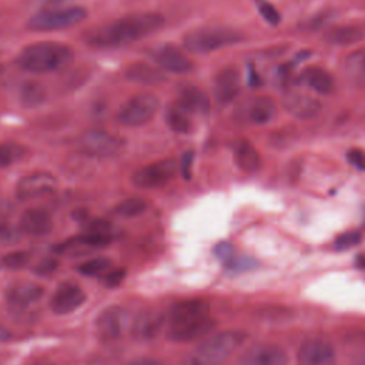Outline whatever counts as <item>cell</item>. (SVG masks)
Listing matches in <instances>:
<instances>
[{
    "label": "cell",
    "mask_w": 365,
    "mask_h": 365,
    "mask_svg": "<svg viewBox=\"0 0 365 365\" xmlns=\"http://www.w3.org/2000/svg\"><path fill=\"white\" fill-rule=\"evenodd\" d=\"M164 16L155 11H137L107 24L93 27L84 34V41L93 47H118L134 43L158 31L164 26Z\"/></svg>",
    "instance_id": "1"
},
{
    "label": "cell",
    "mask_w": 365,
    "mask_h": 365,
    "mask_svg": "<svg viewBox=\"0 0 365 365\" xmlns=\"http://www.w3.org/2000/svg\"><path fill=\"white\" fill-rule=\"evenodd\" d=\"M73 60V50L57 41H37L26 46L17 56V66L29 73L44 74L63 68Z\"/></svg>",
    "instance_id": "3"
},
{
    "label": "cell",
    "mask_w": 365,
    "mask_h": 365,
    "mask_svg": "<svg viewBox=\"0 0 365 365\" xmlns=\"http://www.w3.org/2000/svg\"><path fill=\"white\" fill-rule=\"evenodd\" d=\"M20 101L27 108H34L44 103L46 100V90L37 81H26L19 93Z\"/></svg>",
    "instance_id": "29"
},
{
    "label": "cell",
    "mask_w": 365,
    "mask_h": 365,
    "mask_svg": "<svg viewBox=\"0 0 365 365\" xmlns=\"http://www.w3.org/2000/svg\"><path fill=\"white\" fill-rule=\"evenodd\" d=\"M284 108L294 117L301 120H309L318 115L321 111V103L305 93H289L284 98Z\"/></svg>",
    "instance_id": "19"
},
{
    "label": "cell",
    "mask_w": 365,
    "mask_h": 365,
    "mask_svg": "<svg viewBox=\"0 0 365 365\" xmlns=\"http://www.w3.org/2000/svg\"><path fill=\"white\" fill-rule=\"evenodd\" d=\"M165 322L168 338L175 342L200 339L215 328V319L210 314V305L201 298H188L175 302L165 315Z\"/></svg>",
    "instance_id": "2"
},
{
    "label": "cell",
    "mask_w": 365,
    "mask_h": 365,
    "mask_svg": "<svg viewBox=\"0 0 365 365\" xmlns=\"http://www.w3.org/2000/svg\"><path fill=\"white\" fill-rule=\"evenodd\" d=\"M335 359L332 345L324 339H307L298 349L299 365H335Z\"/></svg>",
    "instance_id": "15"
},
{
    "label": "cell",
    "mask_w": 365,
    "mask_h": 365,
    "mask_svg": "<svg viewBox=\"0 0 365 365\" xmlns=\"http://www.w3.org/2000/svg\"><path fill=\"white\" fill-rule=\"evenodd\" d=\"M58 187L57 178L47 171H34L21 177L16 185L19 200H31L56 192Z\"/></svg>",
    "instance_id": "11"
},
{
    "label": "cell",
    "mask_w": 365,
    "mask_h": 365,
    "mask_svg": "<svg viewBox=\"0 0 365 365\" xmlns=\"http://www.w3.org/2000/svg\"><path fill=\"white\" fill-rule=\"evenodd\" d=\"M44 294L43 287L34 282H17L6 291V302L16 315L26 312Z\"/></svg>",
    "instance_id": "12"
},
{
    "label": "cell",
    "mask_w": 365,
    "mask_h": 365,
    "mask_svg": "<svg viewBox=\"0 0 365 365\" xmlns=\"http://www.w3.org/2000/svg\"><path fill=\"white\" fill-rule=\"evenodd\" d=\"M346 160L349 164L361 171H365V151L361 148H351L346 151Z\"/></svg>",
    "instance_id": "38"
},
{
    "label": "cell",
    "mask_w": 365,
    "mask_h": 365,
    "mask_svg": "<svg viewBox=\"0 0 365 365\" xmlns=\"http://www.w3.org/2000/svg\"><path fill=\"white\" fill-rule=\"evenodd\" d=\"M87 17V10L80 6L64 9H47L33 14L27 27L33 31H56L80 24Z\"/></svg>",
    "instance_id": "6"
},
{
    "label": "cell",
    "mask_w": 365,
    "mask_h": 365,
    "mask_svg": "<svg viewBox=\"0 0 365 365\" xmlns=\"http://www.w3.org/2000/svg\"><path fill=\"white\" fill-rule=\"evenodd\" d=\"M362 37H364V31L355 26L332 27L324 36L325 41L336 46H349L361 41Z\"/></svg>",
    "instance_id": "26"
},
{
    "label": "cell",
    "mask_w": 365,
    "mask_h": 365,
    "mask_svg": "<svg viewBox=\"0 0 365 365\" xmlns=\"http://www.w3.org/2000/svg\"><path fill=\"white\" fill-rule=\"evenodd\" d=\"M348 81L356 87H365V48L351 53L344 61Z\"/></svg>",
    "instance_id": "24"
},
{
    "label": "cell",
    "mask_w": 365,
    "mask_h": 365,
    "mask_svg": "<svg viewBox=\"0 0 365 365\" xmlns=\"http://www.w3.org/2000/svg\"><path fill=\"white\" fill-rule=\"evenodd\" d=\"M242 38L241 33L224 26H205L188 31L182 37V46L190 53L204 54L235 43Z\"/></svg>",
    "instance_id": "5"
},
{
    "label": "cell",
    "mask_w": 365,
    "mask_h": 365,
    "mask_svg": "<svg viewBox=\"0 0 365 365\" xmlns=\"http://www.w3.org/2000/svg\"><path fill=\"white\" fill-rule=\"evenodd\" d=\"M234 158L237 165L247 173H255L261 168V155L257 148L247 140H240L234 145Z\"/></svg>",
    "instance_id": "21"
},
{
    "label": "cell",
    "mask_w": 365,
    "mask_h": 365,
    "mask_svg": "<svg viewBox=\"0 0 365 365\" xmlns=\"http://www.w3.org/2000/svg\"><path fill=\"white\" fill-rule=\"evenodd\" d=\"M125 365H161V362L151 359V358H138V359H133V361L127 362Z\"/></svg>",
    "instance_id": "43"
},
{
    "label": "cell",
    "mask_w": 365,
    "mask_h": 365,
    "mask_svg": "<svg viewBox=\"0 0 365 365\" xmlns=\"http://www.w3.org/2000/svg\"><path fill=\"white\" fill-rule=\"evenodd\" d=\"M245 338L247 334L242 331L230 329L217 332L191 349L184 356L181 365H224Z\"/></svg>",
    "instance_id": "4"
},
{
    "label": "cell",
    "mask_w": 365,
    "mask_h": 365,
    "mask_svg": "<svg viewBox=\"0 0 365 365\" xmlns=\"http://www.w3.org/2000/svg\"><path fill=\"white\" fill-rule=\"evenodd\" d=\"M130 325L128 311L120 305H110L96 317V335L101 342H115Z\"/></svg>",
    "instance_id": "10"
},
{
    "label": "cell",
    "mask_w": 365,
    "mask_h": 365,
    "mask_svg": "<svg viewBox=\"0 0 365 365\" xmlns=\"http://www.w3.org/2000/svg\"><path fill=\"white\" fill-rule=\"evenodd\" d=\"M125 77L140 84H158L167 77L160 67L150 66L147 63H134L125 70Z\"/></svg>",
    "instance_id": "23"
},
{
    "label": "cell",
    "mask_w": 365,
    "mask_h": 365,
    "mask_svg": "<svg viewBox=\"0 0 365 365\" xmlns=\"http://www.w3.org/2000/svg\"><path fill=\"white\" fill-rule=\"evenodd\" d=\"M148 207V202L141 198V197H130L123 201H120L114 207V214L124 217V218H131L143 214Z\"/></svg>",
    "instance_id": "30"
},
{
    "label": "cell",
    "mask_w": 365,
    "mask_h": 365,
    "mask_svg": "<svg viewBox=\"0 0 365 365\" xmlns=\"http://www.w3.org/2000/svg\"><path fill=\"white\" fill-rule=\"evenodd\" d=\"M29 261V254L24 252V251H14V252H10L7 255H4L3 258V262L6 267L11 268V269H17V268H21L27 264Z\"/></svg>",
    "instance_id": "36"
},
{
    "label": "cell",
    "mask_w": 365,
    "mask_h": 365,
    "mask_svg": "<svg viewBox=\"0 0 365 365\" xmlns=\"http://www.w3.org/2000/svg\"><path fill=\"white\" fill-rule=\"evenodd\" d=\"M258 83H259V78H258L255 70H254V68H250V84L254 86V87H257Z\"/></svg>",
    "instance_id": "45"
},
{
    "label": "cell",
    "mask_w": 365,
    "mask_h": 365,
    "mask_svg": "<svg viewBox=\"0 0 365 365\" xmlns=\"http://www.w3.org/2000/svg\"><path fill=\"white\" fill-rule=\"evenodd\" d=\"M154 58L157 66L168 73L182 74L192 68V61L175 46L164 44L155 50Z\"/></svg>",
    "instance_id": "17"
},
{
    "label": "cell",
    "mask_w": 365,
    "mask_h": 365,
    "mask_svg": "<svg viewBox=\"0 0 365 365\" xmlns=\"http://www.w3.org/2000/svg\"><path fill=\"white\" fill-rule=\"evenodd\" d=\"M24 155H26L24 145L14 141L0 143V168L10 167L16 161L21 160Z\"/></svg>",
    "instance_id": "31"
},
{
    "label": "cell",
    "mask_w": 365,
    "mask_h": 365,
    "mask_svg": "<svg viewBox=\"0 0 365 365\" xmlns=\"http://www.w3.org/2000/svg\"><path fill=\"white\" fill-rule=\"evenodd\" d=\"M160 107L155 94L140 93L130 97L118 110L117 121L127 127H138L151 121Z\"/></svg>",
    "instance_id": "8"
},
{
    "label": "cell",
    "mask_w": 365,
    "mask_h": 365,
    "mask_svg": "<svg viewBox=\"0 0 365 365\" xmlns=\"http://www.w3.org/2000/svg\"><path fill=\"white\" fill-rule=\"evenodd\" d=\"M277 113L275 103L268 96L255 97L248 107V118L255 124L268 123Z\"/></svg>",
    "instance_id": "27"
},
{
    "label": "cell",
    "mask_w": 365,
    "mask_h": 365,
    "mask_svg": "<svg viewBox=\"0 0 365 365\" xmlns=\"http://www.w3.org/2000/svg\"><path fill=\"white\" fill-rule=\"evenodd\" d=\"M56 267H57V262H56L54 259L47 258V259H43V261L36 267V271L40 272V274H43V275H46V274L51 272Z\"/></svg>",
    "instance_id": "42"
},
{
    "label": "cell",
    "mask_w": 365,
    "mask_h": 365,
    "mask_svg": "<svg viewBox=\"0 0 365 365\" xmlns=\"http://www.w3.org/2000/svg\"><path fill=\"white\" fill-rule=\"evenodd\" d=\"M259 13L264 17V20L272 26H277L281 20L279 11L271 3H267V1L259 3Z\"/></svg>",
    "instance_id": "37"
},
{
    "label": "cell",
    "mask_w": 365,
    "mask_h": 365,
    "mask_svg": "<svg viewBox=\"0 0 365 365\" xmlns=\"http://www.w3.org/2000/svg\"><path fill=\"white\" fill-rule=\"evenodd\" d=\"M240 74L234 67H224L214 78V97L220 104L232 101L240 93Z\"/></svg>",
    "instance_id": "18"
},
{
    "label": "cell",
    "mask_w": 365,
    "mask_h": 365,
    "mask_svg": "<svg viewBox=\"0 0 365 365\" xmlns=\"http://www.w3.org/2000/svg\"><path fill=\"white\" fill-rule=\"evenodd\" d=\"M111 265V261L106 257H96L91 259H87L86 262L80 264L77 267L78 272L87 277H97V275H103L104 272L108 271Z\"/></svg>",
    "instance_id": "32"
},
{
    "label": "cell",
    "mask_w": 365,
    "mask_h": 365,
    "mask_svg": "<svg viewBox=\"0 0 365 365\" xmlns=\"http://www.w3.org/2000/svg\"><path fill=\"white\" fill-rule=\"evenodd\" d=\"M10 339V332L9 329L0 322V342H6Z\"/></svg>",
    "instance_id": "44"
},
{
    "label": "cell",
    "mask_w": 365,
    "mask_h": 365,
    "mask_svg": "<svg viewBox=\"0 0 365 365\" xmlns=\"http://www.w3.org/2000/svg\"><path fill=\"white\" fill-rule=\"evenodd\" d=\"M125 275L124 269H111L104 274V284L106 287H117Z\"/></svg>",
    "instance_id": "40"
},
{
    "label": "cell",
    "mask_w": 365,
    "mask_h": 365,
    "mask_svg": "<svg viewBox=\"0 0 365 365\" xmlns=\"http://www.w3.org/2000/svg\"><path fill=\"white\" fill-rule=\"evenodd\" d=\"M113 231H114L113 224L103 218L93 220L86 227V232H88V234H96V235H103V237H110V238H113Z\"/></svg>",
    "instance_id": "34"
},
{
    "label": "cell",
    "mask_w": 365,
    "mask_h": 365,
    "mask_svg": "<svg viewBox=\"0 0 365 365\" xmlns=\"http://www.w3.org/2000/svg\"><path fill=\"white\" fill-rule=\"evenodd\" d=\"M164 324H165V315L157 309L148 308L138 312L134 317L130 325V332L134 339L145 342L155 338L161 332Z\"/></svg>",
    "instance_id": "14"
},
{
    "label": "cell",
    "mask_w": 365,
    "mask_h": 365,
    "mask_svg": "<svg viewBox=\"0 0 365 365\" xmlns=\"http://www.w3.org/2000/svg\"><path fill=\"white\" fill-rule=\"evenodd\" d=\"M177 168L178 165L174 158H161L135 170L130 181L133 185L144 190L160 188L174 178Z\"/></svg>",
    "instance_id": "9"
},
{
    "label": "cell",
    "mask_w": 365,
    "mask_h": 365,
    "mask_svg": "<svg viewBox=\"0 0 365 365\" xmlns=\"http://www.w3.org/2000/svg\"><path fill=\"white\" fill-rule=\"evenodd\" d=\"M287 352L275 344H257L248 348L238 365H287Z\"/></svg>",
    "instance_id": "16"
},
{
    "label": "cell",
    "mask_w": 365,
    "mask_h": 365,
    "mask_svg": "<svg viewBox=\"0 0 365 365\" xmlns=\"http://www.w3.org/2000/svg\"><path fill=\"white\" fill-rule=\"evenodd\" d=\"M177 103L190 114L207 113L210 108V100L205 96V93L194 86H187L181 88Z\"/></svg>",
    "instance_id": "22"
},
{
    "label": "cell",
    "mask_w": 365,
    "mask_h": 365,
    "mask_svg": "<svg viewBox=\"0 0 365 365\" xmlns=\"http://www.w3.org/2000/svg\"><path fill=\"white\" fill-rule=\"evenodd\" d=\"M165 121L168 127L178 134H187L191 131L192 123L190 118V113L184 110L177 101L171 106H168L165 111Z\"/></svg>",
    "instance_id": "28"
},
{
    "label": "cell",
    "mask_w": 365,
    "mask_h": 365,
    "mask_svg": "<svg viewBox=\"0 0 365 365\" xmlns=\"http://www.w3.org/2000/svg\"><path fill=\"white\" fill-rule=\"evenodd\" d=\"M214 254L217 255L218 259H221L224 264H227L230 259L234 258L235 251H234V247L230 242H220V244L215 245Z\"/></svg>",
    "instance_id": "39"
},
{
    "label": "cell",
    "mask_w": 365,
    "mask_h": 365,
    "mask_svg": "<svg viewBox=\"0 0 365 365\" xmlns=\"http://www.w3.org/2000/svg\"><path fill=\"white\" fill-rule=\"evenodd\" d=\"M301 78L318 94H329L334 90L331 74L321 67H308L302 71Z\"/></svg>",
    "instance_id": "25"
},
{
    "label": "cell",
    "mask_w": 365,
    "mask_h": 365,
    "mask_svg": "<svg viewBox=\"0 0 365 365\" xmlns=\"http://www.w3.org/2000/svg\"><path fill=\"white\" fill-rule=\"evenodd\" d=\"M356 262H358V265H359L361 268H365V255H359L358 259H356Z\"/></svg>",
    "instance_id": "46"
},
{
    "label": "cell",
    "mask_w": 365,
    "mask_h": 365,
    "mask_svg": "<svg viewBox=\"0 0 365 365\" xmlns=\"http://www.w3.org/2000/svg\"><path fill=\"white\" fill-rule=\"evenodd\" d=\"M232 271H237V272H242V271H250L252 268L257 267V261L250 258V257H244V255H234L232 259H230L227 264H225Z\"/></svg>",
    "instance_id": "35"
},
{
    "label": "cell",
    "mask_w": 365,
    "mask_h": 365,
    "mask_svg": "<svg viewBox=\"0 0 365 365\" xmlns=\"http://www.w3.org/2000/svg\"><path fill=\"white\" fill-rule=\"evenodd\" d=\"M192 160H194V154L192 151H187L182 155L181 160V174L185 180L191 178V168H192Z\"/></svg>",
    "instance_id": "41"
},
{
    "label": "cell",
    "mask_w": 365,
    "mask_h": 365,
    "mask_svg": "<svg viewBox=\"0 0 365 365\" xmlns=\"http://www.w3.org/2000/svg\"><path fill=\"white\" fill-rule=\"evenodd\" d=\"M86 299L87 297L81 287L73 282H63L53 292L50 299V308L54 314L66 315L78 309L86 302Z\"/></svg>",
    "instance_id": "13"
},
{
    "label": "cell",
    "mask_w": 365,
    "mask_h": 365,
    "mask_svg": "<svg viewBox=\"0 0 365 365\" xmlns=\"http://www.w3.org/2000/svg\"><path fill=\"white\" fill-rule=\"evenodd\" d=\"M361 240H362V235L358 231H348L335 238L334 248L338 251H345V250H349V248L358 245L361 242Z\"/></svg>",
    "instance_id": "33"
},
{
    "label": "cell",
    "mask_w": 365,
    "mask_h": 365,
    "mask_svg": "<svg viewBox=\"0 0 365 365\" xmlns=\"http://www.w3.org/2000/svg\"><path fill=\"white\" fill-rule=\"evenodd\" d=\"M33 365H56V364H53V362H50V361H37V362H34Z\"/></svg>",
    "instance_id": "47"
},
{
    "label": "cell",
    "mask_w": 365,
    "mask_h": 365,
    "mask_svg": "<svg viewBox=\"0 0 365 365\" xmlns=\"http://www.w3.org/2000/svg\"><path fill=\"white\" fill-rule=\"evenodd\" d=\"M77 148L94 158H110L118 155L125 143L121 137L104 130H86L76 140Z\"/></svg>",
    "instance_id": "7"
},
{
    "label": "cell",
    "mask_w": 365,
    "mask_h": 365,
    "mask_svg": "<svg viewBox=\"0 0 365 365\" xmlns=\"http://www.w3.org/2000/svg\"><path fill=\"white\" fill-rule=\"evenodd\" d=\"M19 225L29 235L43 237L53 230V220L44 208H29L21 214Z\"/></svg>",
    "instance_id": "20"
}]
</instances>
